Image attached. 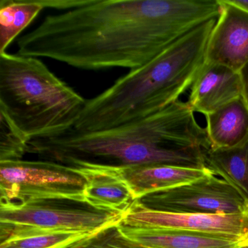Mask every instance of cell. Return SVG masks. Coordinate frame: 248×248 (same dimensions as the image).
Wrapping results in <instances>:
<instances>
[{"instance_id":"obj_1","label":"cell","mask_w":248,"mask_h":248,"mask_svg":"<svg viewBox=\"0 0 248 248\" xmlns=\"http://www.w3.org/2000/svg\"><path fill=\"white\" fill-rule=\"evenodd\" d=\"M218 0H87L20 37L17 54L83 70L141 67L220 15Z\"/></svg>"},{"instance_id":"obj_2","label":"cell","mask_w":248,"mask_h":248,"mask_svg":"<svg viewBox=\"0 0 248 248\" xmlns=\"http://www.w3.org/2000/svg\"><path fill=\"white\" fill-rule=\"evenodd\" d=\"M210 149L188 101H176L144 118L113 128L34 139L28 153L46 161L70 165L86 162L114 166L171 165L205 168Z\"/></svg>"},{"instance_id":"obj_3","label":"cell","mask_w":248,"mask_h":248,"mask_svg":"<svg viewBox=\"0 0 248 248\" xmlns=\"http://www.w3.org/2000/svg\"><path fill=\"white\" fill-rule=\"evenodd\" d=\"M217 19L204 23L88 100L74 130L82 133L108 130L144 118L179 101L191 89L205 63L207 43Z\"/></svg>"},{"instance_id":"obj_4","label":"cell","mask_w":248,"mask_h":248,"mask_svg":"<svg viewBox=\"0 0 248 248\" xmlns=\"http://www.w3.org/2000/svg\"><path fill=\"white\" fill-rule=\"evenodd\" d=\"M86 101L40 59L0 54V110L30 141L74 128Z\"/></svg>"},{"instance_id":"obj_5","label":"cell","mask_w":248,"mask_h":248,"mask_svg":"<svg viewBox=\"0 0 248 248\" xmlns=\"http://www.w3.org/2000/svg\"><path fill=\"white\" fill-rule=\"evenodd\" d=\"M85 180L73 167L56 162H0V206H22L47 200L85 203Z\"/></svg>"},{"instance_id":"obj_6","label":"cell","mask_w":248,"mask_h":248,"mask_svg":"<svg viewBox=\"0 0 248 248\" xmlns=\"http://www.w3.org/2000/svg\"><path fill=\"white\" fill-rule=\"evenodd\" d=\"M124 213H109L47 205L0 206L1 242L40 235L102 232L119 226Z\"/></svg>"},{"instance_id":"obj_7","label":"cell","mask_w":248,"mask_h":248,"mask_svg":"<svg viewBox=\"0 0 248 248\" xmlns=\"http://www.w3.org/2000/svg\"><path fill=\"white\" fill-rule=\"evenodd\" d=\"M145 207L174 213L235 214L248 213V201L230 183L211 173L181 186L139 200Z\"/></svg>"},{"instance_id":"obj_8","label":"cell","mask_w":248,"mask_h":248,"mask_svg":"<svg viewBox=\"0 0 248 248\" xmlns=\"http://www.w3.org/2000/svg\"><path fill=\"white\" fill-rule=\"evenodd\" d=\"M121 224L131 227L248 238V212L225 215L168 213L148 208L139 200H136L124 212Z\"/></svg>"},{"instance_id":"obj_9","label":"cell","mask_w":248,"mask_h":248,"mask_svg":"<svg viewBox=\"0 0 248 248\" xmlns=\"http://www.w3.org/2000/svg\"><path fill=\"white\" fill-rule=\"evenodd\" d=\"M220 13L207 43L205 63L239 72L248 62V12L219 0Z\"/></svg>"},{"instance_id":"obj_10","label":"cell","mask_w":248,"mask_h":248,"mask_svg":"<svg viewBox=\"0 0 248 248\" xmlns=\"http://www.w3.org/2000/svg\"><path fill=\"white\" fill-rule=\"evenodd\" d=\"M67 166L85 178V203L95 210L124 213L135 201L118 167L86 162Z\"/></svg>"},{"instance_id":"obj_11","label":"cell","mask_w":248,"mask_h":248,"mask_svg":"<svg viewBox=\"0 0 248 248\" xmlns=\"http://www.w3.org/2000/svg\"><path fill=\"white\" fill-rule=\"evenodd\" d=\"M242 96L239 72L223 65L204 63L187 101L194 112L206 116Z\"/></svg>"},{"instance_id":"obj_12","label":"cell","mask_w":248,"mask_h":248,"mask_svg":"<svg viewBox=\"0 0 248 248\" xmlns=\"http://www.w3.org/2000/svg\"><path fill=\"white\" fill-rule=\"evenodd\" d=\"M117 167L135 201L153 193L194 182L213 173L207 168H183L171 165Z\"/></svg>"},{"instance_id":"obj_13","label":"cell","mask_w":248,"mask_h":248,"mask_svg":"<svg viewBox=\"0 0 248 248\" xmlns=\"http://www.w3.org/2000/svg\"><path fill=\"white\" fill-rule=\"evenodd\" d=\"M119 229L129 239L145 248H239L248 238L204 234L171 229H146L120 224Z\"/></svg>"},{"instance_id":"obj_14","label":"cell","mask_w":248,"mask_h":248,"mask_svg":"<svg viewBox=\"0 0 248 248\" xmlns=\"http://www.w3.org/2000/svg\"><path fill=\"white\" fill-rule=\"evenodd\" d=\"M204 117L210 149L234 147L248 137V105L242 96Z\"/></svg>"},{"instance_id":"obj_15","label":"cell","mask_w":248,"mask_h":248,"mask_svg":"<svg viewBox=\"0 0 248 248\" xmlns=\"http://www.w3.org/2000/svg\"><path fill=\"white\" fill-rule=\"evenodd\" d=\"M205 162L215 175L236 187L248 201V137L234 147L209 149Z\"/></svg>"},{"instance_id":"obj_16","label":"cell","mask_w":248,"mask_h":248,"mask_svg":"<svg viewBox=\"0 0 248 248\" xmlns=\"http://www.w3.org/2000/svg\"><path fill=\"white\" fill-rule=\"evenodd\" d=\"M46 8H51L50 0H1L0 54Z\"/></svg>"},{"instance_id":"obj_17","label":"cell","mask_w":248,"mask_h":248,"mask_svg":"<svg viewBox=\"0 0 248 248\" xmlns=\"http://www.w3.org/2000/svg\"><path fill=\"white\" fill-rule=\"evenodd\" d=\"M101 232H69L30 236L1 242L0 248H78Z\"/></svg>"},{"instance_id":"obj_18","label":"cell","mask_w":248,"mask_h":248,"mask_svg":"<svg viewBox=\"0 0 248 248\" xmlns=\"http://www.w3.org/2000/svg\"><path fill=\"white\" fill-rule=\"evenodd\" d=\"M30 140L0 110V162L22 160Z\"/></svg>"},{"instance_id":"obj_19","label":"cell","mask_w":248,"mask_h":248,"mask_svg":"<svg viewBox=\"0 0 248 248\" xmlns=\"http://www.w3.org/2000/svg\"><path fill=\"white\" fill-rule=\"evenodd\" d=\"M119 226L103 231L78 248H145L124 236Z\"/></svg>"},{"instance_id":"obj_20","label":"cell","mask_w":248,"mask_h":248,"mask_svg":"<svg viewBox=\"0 0 248 248\" xmlns=\"http://www.w3.org/2000/svg\"><path fill=\"white\" fill-rule=\"evenodd\" d=\"M242 86V97L248 105V62L239 70Z\"/></svg>"},{"instance_id":"obj_21","label":"cell","mask_w":248,"mask_h":248,"mask_svg":"<svg viewBox=\"0 0 248 248\" xmlns=\"http://www.w3.org/2000/svg\"><path fill=\"white\" fill-rule=\"evenodd\" d=\"M232 3L234 4L236 6L242 8L248 12V1H242V0H231Z\"/></svg>"},{"instance_id":"obj_22","label":"cell","mask_w":248,"mask_h":248,"mask_svg":"<svg viewBox=\"0 0 248 248\" xmlns=\"http://www.w3.org/2000/svg\"><path fill=\"white\" fill-rule=\"evenodd\" d=\"M248 248V244H247V245H244V246L241 247V248Z\"/></svg>"}]
</instances>
